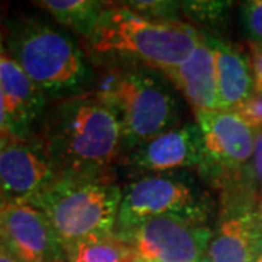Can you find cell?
Instances as JSON below:
<instances>
[{"instance_id":"23","label":"cell","mask_w":262,"mask_h":262,"mask_svg":"<svg viewBox=\"0 0 262 262\" xmlns=\"http://www.w3.org/2000/svg\"><path fill=\"white\" fill-rule=\"evenodd\" d=\"M253 92L262 95V42L252 44Z\"/></svg>"},{"instance_id":"11","label":"cell","mask_w":262,"mask_h":262,"mask_svg":"<svg viewBox=\"0 0 262 262\" xmlns=\"http://www.w3.org/2000/svg\"><path fill=\"white\" fill-rule=\"evenodd\" d=\"M0 237L20 262H67L64 248L46 214L28 203H6Z\"/></svg>"},{"instance_id":"16","label":"cell","mask_w":262,"mask_h":262,"mask_svg":"<svg viewBox=\"0 0 262 262\" xmlns=\"http://www.w3.org/2000/svg\"><path fill=\"white\" fill-rule=\"evenodd\" d=\"M58 24L73 29L86 41L92 37L106 3L94 0H42L37 2Z\"/></svg>"},{"instance_id":"26","label":"cell","mask_w":262,"mask_h":262,"mask_svg":"<svg viewBox=\"0 0 262 262\" xmlns=\"http://www.w3.org/2000/svg\"><path fill=\"white\" fill-rule=\"evenodd\" d=\"M131 262H149V261H147V259H144V258H143V256H140L139 253H136V255L133 256Z\"/></svg>"},{"instance_id":"6","label":"cell","mask_w":262,"mask_h":262,"mask_svg":"<svg viewBox=\"0 0 262 262\" xmlns=\"http://www.w3.org/2000/svg\"><path fill=\"white\" fill-rule=\"evenodd\" d=\"M210 208L208 195L192 182L177 175L143 177L122 192L115 236L127 242V237L141 223L163 215L204 223Z\"/></svg>"},{"instance_id":"17","label":"cell","mask_w":262,"mask_h":262,"mask_svg":"<svg viewBox=\"0 0 262 262\" xmlns=\"http://www.w3.org/2000/svg\"><path fill=\"white\" fill-rule=\"evenodd\" d=\"M136 253L133 245L111 234L77 245L67 255V262H131Z\"/></svg>"},{"instance_id":"3","label":"cell","mask_w":262,"mask_h":262,"mask_svg":"<svg viewBox=\"0 0 262 262\" xmlns=\"http://www.w3.org/2000/svg\"><path fill=\"white\" fill-rule=\"evenodd\" d=\"M121 200L111 177H57L29 204L46 214L69 255L77 245L115 234Z\"/></svg>"},{"instance_id":"5","label":"cell","mask_w":262,"mask_h":262,"mask_svg":"<svg viewBox=\"0 0 262 262\" xmlns=\"http://www.w3.org/2000/svg\"><path fill=\"white\" fill-rule=\"evenodd\" d=\"M15 60L46 96L69 98L83 94L91 69L83 53L67 34L35 20H20L6 38Z\"/></svg>"},{"instance_id":"25","label":"cell","mask_w":262,"mask_h":262,"mask_svg":"<svg viewBox=\"0 0 262 262\" xmlns=\"http://www.w3.org/2000/svg\"><path fill=\"white\" fill-rule=\"evenodd\" d=\"M0 262H20L18 256L12 252L9 246L0 237Z\"/></svg>"},{"instance_id":"2","label":"cell","mask_w":262,"mask_h":262,"mask_svg":"<svg viewBox=\"0 0 262 262\" xmlns=\"http://www.w3.org/2000/svg\"><path fill=\"white\" fill-rule=\"evenodd\" d=\"M201 39L203 31L184 20L150 19L121 3H106L88 44L98 56L131 60L165 73L184 63Z\"/></svg>"},{"instance_id":"10","label":"cell","mask_w":262,"mask_h":262,"mask_svg":"<svg viewBox=\"0 0 262 262\" xmlns=\"http://www.w3.org/2000/svg\"><path fill=\"white\" fill-rule=\"evenodd\" d=\"M57 178L37 140H0V192L6 203H32Z\"/></svg>"},{"instance_id":"1","label":"cell","mask_w":262,"mask_h":262,"mask_svg":"<svg viewBox=\"0 0 262 262\" xmlns=\"http://www.w3.org/2000/svg\"><path fill=\"white\" fill-rule=\"evenodd\" d=\"M37 141L57 177H111L122 150L118 118L95 92L63 98L47 108Z\"/></svg>"},{"instance_id":"20","label":"cell","mask_w":262,"mask_h":262,"mask_svg":"<svg viewBox=\"0 0 262 262\" xmlns=\"http://www.w3.org/2000/svg\"><path fill=\"white\" fill-rule=\"evenodd\" d=\"M241 22L245 35L252 44L262 42V0H249L241 5Z\"/></svg>"},{"instance_id":"14","label":"cell","mask_w":262,"mask_h":262,"mask_svg":"<svg viewBox=\"0 0 262 262\" xmlns=\"http://www.w3.org/2000/svg\"><path fill=\"white\" fill-rule=\"evenodd\" d=\"M262 253V227L248 211L226 217L208 246L210 262H253Z\"/></svg>"},{"instance_id":"28","label":"cell","mask_w":262,"mask_h":262,"mask_svg":"<svg viewBox=\"0 0 262 262\" xmlns=\"http://www.w3.org/2000/svg\"><path fill=\"white\" fill-rule=\"evenodd\" d=\"M198 262H210V259H208V256L206 255V256H203V258H201Z\"/></svg>"},{"instance_id":"8","label":"cell","mask_w":262,"mask_h":262,"mask_svg":"<svg viewBox=\"0 0 262 262\" xmlns=\"http://www.w3.org/2000/svg\"><path fill=\"white\" fill-rule=\"evenodd\" d=\"M194 114L204 140L203 173L214 179L232 177L251 162L255 131L237 114L225 110Z\"/></svg>"},{"instance_id":"7","label":"cell","mask_w":262,"mask_h":262,"mask_svg":"<svg viewBox=\"0 0 262 262\" xmlns=\"http://www.w3.org/2000/svg\"><path fill=\"white\" fill-rule=\"evenodd\" d=\"M213 234L204 223L163 215L141 223L127 242L149 262H198Z\"/></svg>"},{"instance_id":"21","label":"cell","mask_w":262,"mask_h":262,"mask_svg":"<svg viewBox=\"0 0 262 262\" xmlns=\"http://www.w3.org/2000/svg\"><path fill=\"white\" fill-rule=\"evenodd\" d=\"M232 111L237 114L255 133L262 130V95L252 92Z\"/></svg>"},{"instance_id":"24","label":"cell","mask_w":262,"mask_h":262,"mask_svg":"<svg viewBox=\"0 0 262 262\" xmlns=\"http://www.w3.org/2000/svg\"><path fill=\"white\" fill-rule=\"evenodd\" d=\"M8 117H6V106H5V96L0 84V140L8 137Z\"/></svg>"},{"instance_id":"19","label":"cell","mask_w":262,"mask_h":262,"mask_svg":"<svg viewBox=\"0 0 262 262\" xmlns=\"http://www.w3.org/2000/svg\"><path fill=\"white\" fill-rule=\"evenodd\" d=\"M125 5L133 12L141 16L150 19H162V20H181L178 18L182 15L181 2H163V0H149V2H125Z\"/></svg>"},{"instance_id":"27","label":"cell","mask_w":262,"mask_h":262,"mask_svg":"<svg viewBox=\"0 0 262 262\" xmlns=\"http://www.w3.org/2000/svg\"><path fill=\"white\" fill-rule=\"evenodd\" d=\"M6 204V201H5V198H3V195H2V192H0V211H2V208H3V206Z\"/></svg>"},{"instance_id":"29","label":"cell","mask_w":262,"mask_h":262,"mask_svg":"<svg viewBox=\"0 0 262 262\" xmlns=\"http://www.w3.org/2000/svg\"><path fill=\"white\" fill-rule=\"evenodd\" d=\"M253 262H262V253L261 255H259V256H258V258H256V259H255V261Z\"/></svg>"},{"instance_id":"31","label":"cell","mask_w":262,"mask_h":262,"mask_svg":"<svg viewBox=\"0 0 262 262\" xmlns=\"http://www.w3.org/2000/svg\"><path fill=\"white\" fill-rule=\"evenodd\" d=\"M70 262H75V261H70Z\"/></svg>"},{"instance_id":"15","label":"cell","mask_w":262,"mask_h":262,"mask_svg":"<svg viewBox=\"0 0 262 262\" xmlns=\"http://www.w3.org/2000/svg\"><path fill=\"white\" fill-rule=\"evenodd\" d=\"M203 34L214 53L219 110L232 111L253 91L252 73L248 60L237 47L210 37L206 32Z\"/></svg>"},{"instance_id":"18","label":"cell","mask_w":262,"mask_h":262,"mask_svg":"<svg viewBox=\"0 0 262 262\" xmlns=\"http://www.w3.org/2000/svg\"><path fill=\"white\" fill-rule=\"evenodd\" d=\"M230 2H181V12L189 20L207 29L220 27L226 19V12Z\"/></svg>"},{"instance_id":"12","label":"cell","mask_w":262,"mask_h":262,"mask_svg":"<svg viewBox=\"0 0 262 262\" xmlns=\"http://www.w3.org/2000/svg\"><path fill=\"white\" fill-rule=\"evenodd\" d=\"M0 84L5 96L8 134L15 139H28L47 113V96L15 60L3 54H0Z\"/></svg>"},{"instance_id":"4","label":"cell","mask_w":262,"mask_h":262,"mask_svg":"<svg viewBox=\"0 0 262 262\" xmlns=\"http://www.w3.org/2000/svg\"><path fill=\"white\" fill-rule=\"evenodd\" d=\"M95 95L110 106L121 127L122 149L172 130L181 120L178 99L159 77L144 69H111Z\"/></svg>"},{"instance_id":"13","label":"cell","mask_w":262,"mask_h":262,"mask_svg":"<svg viewBox=\"0 0 262 262\" xmlns=\"http://www.w3.org/2000/svg\"><path fill=\"white\" fill-rule=\"evenodd\" d=\"M163 75L182 92L185 99L192 105L194 113L219 110L214 53L204 34L201 42L187 60Z\"/></svg>"},{"instance_id":"22","label":"cell","mask_w":262,"mask_h":262,"mask_svg":"<svg viewBox=\"0 0 262 262\" xmlns=\"http://www.w3.org/2000/svg\"><path fill=\"white\" fill-rule=\"evenodd\" d=\"M249 169L252 179L258 185L259 194L262 196V130L255 133V144H253L252 159L249 162Z\"/></svg>"},{"instance_id":"30","label":"cell","mask_w":262,"mask_h":262,"mask_svg":"<svg viewBox=\"0 0 262 262\" xmlns=\"http://www.w3.org/2000/svg\"><path fill=\"white\" fill-rule=\"evenodd\" d=\"M0 47H2V27H0Z\"/></svg>"},{"instance_id":"9","label":"cell","mask_w":262,"mask_h":262,"mask_svg":"<svg viewBox=\"0 0 262 262\" xmlns=\"http://www.w3.org/2000/svg\"><path fill=\"white\" fill-rule=\"evenodd\" d=\"M204 158L201 128L196 122H187L137 144L127 151L124 165L128 172L143 178L179 169H200Z\"/></svg>"}]
</instances>
